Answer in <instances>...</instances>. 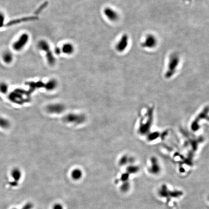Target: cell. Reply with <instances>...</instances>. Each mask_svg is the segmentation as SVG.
<instances>
[{
    "label": "cell",
    "instance_id": "6da1fadb",
    "mask_svg": "<svg viewBox=\"0 0 209 209\" xmlns=\"http://www.w3.org/2000/svg\"><path fill=\"white\" fill-rule=\"evenodd\" d=\"M180 63V57L179 54L173 53L170 55L168 63L167 70L165 74L166 77L169 78L175 74Z\"/></svg>",
    "mask_w": 209,
    "mask_h": 209
},
{
    "label": "cell",
    "instance_id": "7a4b0ae2",
    "mask_svg": "<svg viewBox=\"0 0 209 209\" xmlns=\"http://www.w3.org/2000/svg\"><path fill=\"white\" fill-rule=\"evenodd\" d=\"M158 40L157 37L153 34H148L145 36L143 41L142 42V47L148 49H153L157 47Z\"/></svg>",
    "mask_w": 209,
    "mask_h": 209
},
{
    "label": "cell",
    "instance_id": "3957f363",
    "mask_svg": "<svg viewBox=\"0 0 209 209\" xmlns=\"http://www.w3.org/2000/svg\"><path fill=\"white\" fill-rule=\"evenodd\" d=\"M22 172L18 168H14L11 170L10 176L12 178V181L9 182V185L11 187H16L19 184L22 177Z\"/></svg>",
    "mask_w": 209,
    "mask_h": 209
},
{
    "label": "cell",
    "instance_id": "277c9868",
    "mask_svg": "<svg viewBox=\"0 0 209 209\" xmlns=\"http://www.w3.org/2000/svg\"><path fill=\"white\" fill-rule=\"evenodd\" d=\"M29 37L28 34H23L20 37L19 39L13 44V49L16 51H20L27 44Z\"/></svg>",
    "mask_w": 209,
    "mask_h": 209
},
{
    "label": "cell",
    "instance_id": "5b68a950",
    "mask_svg": "<svg viewBox=\"0 0 209 209\" xmlns=\"http://www.w3.org/2000/svg\"><path fill=\"white\" fill-rule=\"evenodd\" d=\"M129 36L126 34H124L121 36L120 40L119 41L117 45L116 46V49L117 51L120 52H124L128 46Z\"/></svg>",
    "mask_w": 209,
    "mask_h": 209
},
{
    "label": "cell",
    "instance_id": "8992f818",
    "mask_svg": "<svg viewBox=\"0 0 209 209\" xmlns=\"http://www.w3.org/2000/svg\"><path fill=\"white\" fill-rule=\"evenodd\" d=\"M38 19V17L36 16H28V17H24V18H20V19H16L14 20H11L7 22L5 24L6 27L13 26L15 25L18 24L22 22H26V21H33V20H36Z\"/></svg>",
    "mask_w": 209,
    "mask_h": 209
},
{
    "label": "cell",
    "instance_id": "52a82bcc",
    "mask_svg": "<svg viewBox=\"0 0 209 209\" xmlns=\"http://www.w3.org/2000/svg\"><path fill=\"white\" fill-rule=\"evenodd\" d=\"M104 13L106 18L110 21H117L119 19L118 13L110 7H106L104 9Z\"/></svg>",
    "mask_w": 209,
    "mask_h": 209
},
{
    "label": "cell",
    "instance_id": "ba28073f",
    "mask_svg": "<svg viewBox=\"0 0 209 209\" xmlns=\"http://www.w3.org/2000/svg\"><path fill=\"white\" fill-rule=\"evenodd\" d=\"M11 125L10 121L7 118L3 116H0V128L2 129L7 130Z\"/></svg>",
    "mask_w": 209,
    "mask_h": 209
},
{
    "label": "cell",
    "instance_id": "9c48e42d",
    "mask_svg": "<svg viewBox=\"0 0 209 209\" xmlns=\"http://www.w3.org/2000/svg\"><path fill=\"white\" fill-rule=\"evenodd\" d=\"M62 51L64 54L70 55L74 52V47L71 44L66 43L62 47Z\"/></svg>",
    "mask_w": 209,
    "mask_h": 209
},
{
    "label": "cell",
    "instance_id": "30bf717a",
    "mask_svg": "<svg viewBox=\"0 0 209 209\" xmlns=\"http://www.w3.org/2000/svg\"><path fill=\"white\" fill-rule=\"evenodd\" d=\"M38 47L39 49L43 50L46 53L51 50L49 44L47 41L44 40H41L39 41L38 44Z\"/></svg>",
    "mask_w": 209,
    "mask_h": 209
},
{
    "label": "cell",
    "instance_id": "8fae6325",
    "mask_svg": "<svg viewBox=\"0 0 209 209\" xmlns=\"http://www.w3.org/2000/svg\"><path fill=\"white\" fill-rule=\"evenodd\" d=\"M46 58L48 63L49 65L53 66L55 64L56 60L51 50L46 53Z\"/></svg>",
    "mask_w": 209,
    "mask_h": 209
},
{
    "label": "cell",
    "instance_id": "7c38bea8",
    "mask_svg": "<svg viewBox=\"0 0 209 209\" xmlns=\"http://www.w3.org/2000/svg\"><path fill=\"white\" fill-rule=\"evenodd\" d=\"M82 176V173L80 169H76L73 170L71 173L73 179L75 180H78L81 179Z\"/></svg>",
    "mask_w": 209,
    "mask_h": 209
},
{
    "label": "cell",
    "instance_id": "4fadbf2b",
    "mask_svg": "<svg viewBox=\"0 0 209 209\" xmlns=\"http://www.w3.org/2000/svg\"><path fill=\"white\" fill-rule=\"evenodd\" d=\"M3 60L6 63H11L13 60V55L11 54V53L9 52L4 53L3 55Z\"/></svg>",
    "mask_w": 209,
    "mask_h": 209
},
{
    "label": "cell",
    "instance_id": "5bb4252c",
    "mask_svg": "<svg viewBox=\"0 0 209 209\" xmlns=\"http://www.w3.org/2000/svg\"><path fill=\"white\" fill-rule=\"evenodd\" d=\"M8 91V85L5 82L0 83V92L2 94H5Z\"/></svg>",
    "mask_w": 209,
    "mask_h": 209
},
{
    "label": "cell",
    "instance_id": "9a60e30c",
    "mask_svg": "<svg viewBox=\"0 0 209 209\" xmlns=\"http://www.w3.org/2000/svg\"><path fill=\"white\" fill-rule=\"evenodd\" d=\"M57 86V82L55 80H51L48 82L47 84V87L48 89L52 90L56 87Z\"/></svg>",
    "mask_w": 209,
    "mask_h": 209
},
{
    "label": "cell",
    "instance_id": "2e32d148",
    "mask_svg": "<svg viewBox=\"0 0 209 209\" xmlns=\"http://www.w3.org/2000/svg\"><path fill=\"white\" fill-rule=\"evenodd\" d=\"M48 5V2H44L43 4H42V5L39 6V7L38 8V9H36V10L35 11V13H35L36 15H38V14H40V13H41V11H42L44 9L45 7H47Z\"/></svg>",
    "mask_w": 209,
    "mask_h": 209
},
{
    "label": "cell",
    "instance_id": "e0dca14e",
    "mask_svg": "<svg viewBox=\"0 0 209 209\" xmlns=\"http://www.w3.org/2000/svg\"><path fill=\"white\" fill-rule=\"evenodd\" d=\"M129 188V183L126 182H124L123 185H121V191L126 192L128 191Z\"/></svg>",
    "mask_w": 209,
    "mask_h": 209
},
{
    "label": "cell",
    "instance_id": "ac0fdd59",
    "mask_svg": "<svg viewBox=\"0 0 209 209\" xmlns=\"http://www.w3.org/2000/svg\"><path fill=\"white\" fill-rule=\"evenodd\" d=\"M34 208V204L31 202H28L20 209H33ZM12 209H19L17 208H14Z\"/></svg>",
    "mask_w": 209,
    "mask_h": 209
},
{
    "label": "cell",
    "instance_id": "d6986e66",
    "mask_svg": "<svg viewBox=\"0 0 209 209\" xmlns=\"http://www.w3.org/2000/svg\"><path fill=\"white\" fill-rule=\"evenodd\" d=\"M5 16L2 13H0V28L3 27L5 23Z\"/></svg>",
    "mask_w": 209,
    "mask_h": 209
},
{
    "label": "cell",
    "instance_id": "ffe728a7",
    "mask_svg": "<svg viewBox=\"0 0 209 209\" xmlns=\"http://www.w3.org/2000/svg\"><path fill=\"white\" fill-rule=\"evenodd\" d=\"M52 209H63V207L61 204L57 203V204H55V205H54Z\"/></svg>",
    "mask_w": 209,
    "mask_h": 209
},
{
    "label": "cell",
    "instance_id": "44dd1931",
    "mask_svg": "<svg viewBox=\"0 0 209 209\" xmlns=\"http://www.w3.org/2000/svg\"><path fill=\"white\" fill-rule=\"evenodd\" d=\"M55 52H56V53L57 54H59L61 52V50H60L59 48H56L55 49Z\"/></svg>",
    "mask_w": 209,
    "mask_h": 209
},
{
    "label": "cell",
    "instance_id": "7402d4cb",
    "mask_svg": "<svg viewBox=\"0 0 209 209\" xmlns=\"http://www.w3.org/2000/svg\"><path fill=\"white\" fill-rule=\"evenodd\" d=\"M208 200H209V196H208Z\"/></svg>",
    "mask_w": 209,
    "mask_h": 209
}]
</instances>
